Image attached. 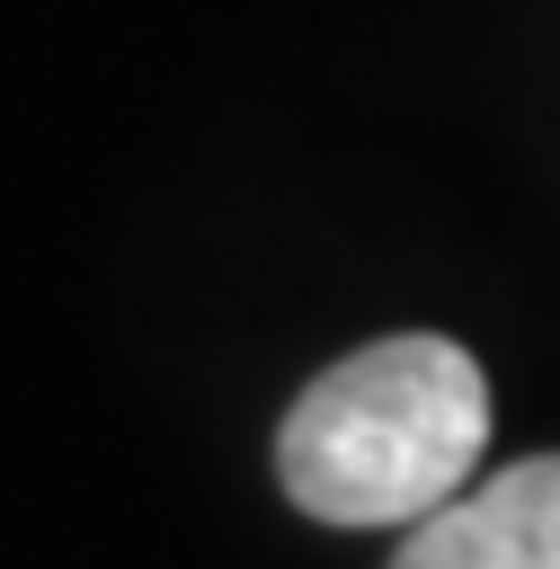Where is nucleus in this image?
<instances>
[{"label": "nucleus", "instance_id": "f03ea898", "mask_svg": "<svg viewBox=\"0 0 560 569\" xmlns=\"http://www.w3.org/2000/svg\"><path fill=\"white\" fill-rule=\"evenodd\" d=\"M391 569H560V453H524L418 516Z\"/></svg>", "mask_w": 560, "mask_h": 569}, {"label": "nucleus", "instance_id": "f257e3e1", "mask_svg": "<svg viewBox=\"0 0 560 569\" xmlns=\"http://www.w3.org/2000/svg\"><path fill=\"white\" fill-rule=\"evenodd\" d=\"M480 445H489L480 356L436 329H400L311 373V391L284 409L276 480L320 525H418L444 498H462Z\"/></svg>", "mask_w": 560, "mask_h": 569}]
</instances>
